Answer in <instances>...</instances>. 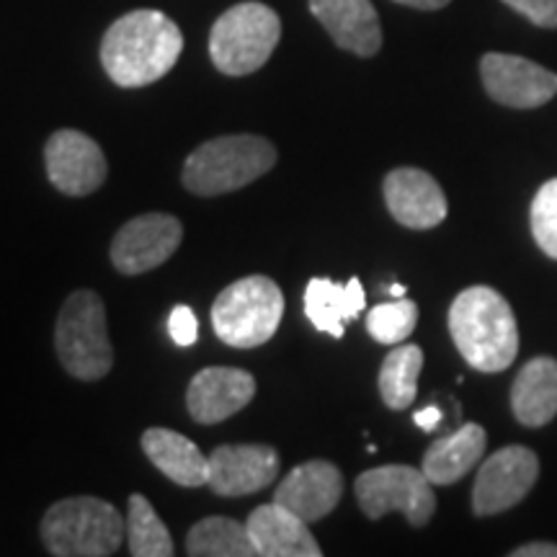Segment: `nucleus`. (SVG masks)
Segmentation results:
<instances>
[{
  "label": "nucleus",
  "mask_w": 557,
  "mask_h": 557,
  "mask_svg": "<svg viewBox=\"0 0 557 557\" xmlns=\"http://www.w3.org/2000/svg\"><path fill=\"white\" fill-rule=\"evenodd\" d=\"M513 11L542 29H557V0H504Z\"/></svg>",
  "instance_id": "nucleus-28"
},
{
  "label": "nucleus",
  "mask_w": 557,
  "mask_h": 557,
  "mask_svg": "<svg viewBox=\"0 0 557 557\" xmlns=\"http://www.w3.org/2000/svg\"><path fill=\"white\" fill-rule=\"evenodd\" d=\"M389 295H393V297H406V287H403V284H393V287H389Z\"/></svg>",
  "instance_id": "nucleus-33"
},
{
  "label": "nucleus",
  "mask_w": 557,
  "mask_h": 557,
  "mask_svg": "<svg viewBox=\"0 0 557 557\" xmlns=\"http://www.w3.org/2000/svg\"><path fill=\"white\" fill-rule=\"evenodd\" d=\"M395 3L410 5V9H418V11H438L444 9V5H449L451 0H395Z\"/></svg>",
  "instance_id": "nucleus-32"
},
{
  "label": "nucleus",
  "mask_w": 557,
  "mask_h": 557,
  "mask_svg": "<svg viewBox=\"0 0 557 557\" xmlns=\"http://www.w3.org/2000/svg\"><path fill=\"white\" fill-rule=\"evenodd\" d=\"M310 11L341 50L374 58L382 47V26L372 0H310Z\"/></svg>",
  "instance_id": "nucleus-17"
},
{
  "label": "nucleus",
  "mask_w": 557,
  "mask_h": 557,
  "mask_svg": "<svg viewBox=\"0 0 557 557\" xmlns=\"http://www.w3.org/2000/svg\"><path fill=\"white\" fill-rule=\"evenodd\" d=\"M169 333L178 346H191L199 336V323H197V315H194V310L186 308V305L173 308L169 318Z\"/></svg>",
  "instance_id": "nucleus-29"
},
{
  "label": "nucleus",
  "mask_w": 557,
  "mask_h": 557,
  "mask_svg": "<svg viewBox=\"0 0 557 557\" xmlns=\"http://www.w3.org/2000/svg\"><path fill=\"white\" fill-rule=\"evenodd\" d=\"M181 52L184 34L178 24L152 9L124 13L101 39V65L120 88H143L165 78Z\"/></svg>",
  "instance_id": "nucleus-1"
},
{
  "label": "nucleus",
  "mask_w": 557,
  "mask_h": 557,
  "mask_svg": "<svg viewBox=\"0 0 557 557\" xmlns=\"http://www.w3.org/2000/svg\"><path fill=\"white\" fill-rule=\"evenodd\" d=\"M359 508L369 519H382L389 511H400L410 527H426L436 513L434 483L423 470L410 465H385L361 472L354 483Z\"/></svg>",
  "instance_id": "nucleus-8"
},
{
  "label": "nucleus",
  "mask_w": 557,
  "mask_h": 557,
  "mask_svg": "<svg viewBox=\"0 0 557 557\" xmlns=\"http://www.w3.org/2000/svg\"><path fill=\"white\" fill-rule=\"evenodd\" d=\"M284 315V295L274 278L253 274L225 287L212 305V329L222 344L256 348L274 338Z\"/></svg>",
  "instance_id": "nucleus-6"
},
{
  "label": "nucleus",
  "mask_w": 557,
  "mask_h": 557,
  "mask_svg": "<svg viewBox=\"0 0 557 557\" xmlns=\"http://www.w3.org/2000/svg\"><path fill=\"white\" fill-rule=\"evenodd\" d=\"M184 240V225L165 212L132 218L111 240V263L124 276H139L163 267Z\"/></svg>",
  "instance_id": "nucleus-10"
},
{
  "label": "nucleus",
  "mask_w": 557,
  "mask_h": 557,
  "mask_svg": "<svg viewBox=\"0 0 557 557\" xmlns=\"http://www.w3.org/2000/svg\"><path fill=\"white\" fill-rule=\"evenodd\" d=\"M248 532L261 557H320L318 540L312 537L308 521L282 504H267L250 511Z\"/></svg>",
  "instance_id": "nucleus-18"
},
{
  "label": "nucleus",
  "mask_w": 557,
  "mask_h": 557,
  "mask_svg": "<svg viewBox=\"0 0 557 557\" xmlns=\"http://www.w3.org/2000/svg\"><path fill=\"white\" fill-rule=\"evenodd\" d=\"M487 434L480 423H462L455 434L438 438L423 455V475L434 485H451L462 480L485 455Z\"/></svg>",
  "instance_id": "nucleus-22"
},
{
  "label": "nucleus",
  "mask_w": 557,
  "mask_h": 557,
  "mask_svg": "<svg viewBox=\"0 0 557 557\" xmlns=\"http://www.w3.org/2000/svg\"><path fill=\"white\" fill-rule=\"evenodd\" d=\"M39 537L54 557H107L127 537V519L103 498H62L41 517Z\"/></svg>",
  "instance_id": "nucleus-3"
},
{
  "label": "nucleus",
  "mask_w": 557,
  "mask_h": 557,
  "mask_svg": "<svg viewBox=\"0 0 557 557\" xmlns=\"http://www.w3.org/2000/svg\"><path fill=\"white\" fill-rule=\"evenodd\" d=\"M537 478L540 459L532 449L511 444V447L493 451L478 470L475 487H472V511L475 517L508 511L527 498Z\"/></svg>",
  "instance_id": "nucleus-9"
},
{
  "label": "nucleus",
  "mask_w": 557,
  "mask_h": 557,
  "mask_svg": "<svg viewBox=\"0 0 557 557\" xmlns=\"http://www.w3.org/2000/svg\"><path fill=\"white\" fill-rule=\"evenodd\" d=\"M480 78L493 101L511 109L545 107L557 94V73L519 54L487 52L480 60Z\"/></svg>",
  "instance_id": "nucleus-12"
},
{
  "label": "nucleus",
  "mask_w": 557,
  "mask_h": 557,
  "mask_svg": "<svg viewBox=\"0 0 557 557\" xmlns=\"http://www.w3.org/2000/svg\"><path fill=\"white\" fill-rule=\"evenodd\" d=\"M511 408L521 426L542 429L557 416V361L537 357L521 367L511 387Z\"/></svg>",
  "instance_id": "nucleus-21"
},
{
  "label": "nucleus",
  "mask_w": 557,
  "mask_h": 557,
  "mask_svg": "<svg viewBox=\"0 0 557 557\" xmlns=\"http://www.w3.org/2000/svg\"><path fill=\"white\" fill-rule=\"evenodd\" d=\"M282 39V18L274 9L256 3H238L214 21L209 32V58L220 73L250 75L267 65Z\"/></svg>",
  "instance_id": "nucleus-7"
},
{
  "label": "nucleus",
  "mask_w": 557,
  "mask_h": 557,
  "mask_svg": "<svg viewBox=\"0 0 557 557\" xmlns=\"http://www.w3.org/2000/svg\"><path fill=\"white\" fill-rule=\"evenodd\" d=\"M278 468L282 459L269 444H222L209 455L207 487L222 498L250 496L274 483Z\"/></svg>",
  "instance_id": "nucleus-13"
},
{
  "label": "nucleus",
  "mask_w": 557,
  "mask_h": 557,
  "mask_svg": "<svg viewBox=\"0 0 557 557\" xmlns=\"http://www.w3.org/2000/svg\"><path fill=\"white\" fill-rule=\"evenodd\" d=\"M253 374L238 367H207L194 374L186 389V408L201 426L227 421L253 400Z\"/></svg>",
  "instance_id": "nucleus-14"
},
{
  "label": "nucleus",
  "mask_w": 557,
  "mask_h": 557,
  "mask_svg": "<svg viewBox=\"0 0 557 557\" xmlns=\"http://www.w3.org/2000/svg\"><path fill=\"white\" fill-rule=\"evenodd\" d=\"M143 451L165 478L181 487H201L209 478V457L191 438L171 429H148L143 434Z\"/></svg>",
  "instance_id": "nucleus-20"
},
{
  "label": "nucleus",
  "mask_w": 557,
  "mask_h": 557,
  "mask_svg": "<svg viewBox=\"0 0 557 557\" xmlns=\"http://www.w3.org/2000/svg\"><path fill=\"white\" fill-rule=\"evenodd\" d=\"M367 308L364 287L357 276L348 284H336L325 276H315L305 289V315L320 333L344 338L346 323L359 318Z\"/></svg>",
  "instance_id": "nucleus-19"
},
{
  "label": "nucleus",
  "mask_w": 557,
  "mask_h": 557,
  "mask_svg": "<svg viewBox=\"0 0 557 557\" xmlns=\"http://www.w3.org/2000/svg\"><path fill=\"white\" fill-rule=\"evenodd\" d=\"M385 205L403 227L431 230L447 220L449 205L438 181L421 169H395L382 184Z\"/></svg>",
  "instance_id": "nucleus-16"
},
{
  "label": "nucleus",
  "mask_w": 557,
  "mask_h": 557,
  "mask_svg": "<svg viewBox=\"0 0 557 557\" xmlns=\"http://www.w3.org/2000/svg\"><path fill=\"white\" fill-rule=\"evenodd\" d=\"M532 235L542 253L557 261V178L547 181L532 201Z\"/></svg>",
  "instance_id": "nucleus-27"
},
{
  "label": "nucleus",
  "mask_w": 557,
  "mask_h": 557,
  "mask_svg": "<svg viewBox=\"0 0 557 557\" xmlns=\"http://www.w3.org/2000/svg\"><path fill=\"white\" fill-rule=\"evenodd\" d=\"M344 496V475L329 459H310L297 465L276 485L274 500L308 524L325 519Z\"/></svg>",
  "instance_id": "nucleus-15"
},
{
  "label": "nucleus",
  "mask_w": 557,
  "mask_h": 557,
  "mask_svg": "<svg viewBox=\"0 0 557 557\" xmlns=\"http://www.w3.org/2000/svg\"><path fill=\"white\" fill-rule=\"evenodd\" d=\"M449 333L462 359L478 372H504L519 354L517 315L493 287L459 292L449 308Z\"/></svg>",
  "instance_id": "nucleus-2"
},
{
  "label": "nucleus",
  "mask_w": 557,
  "mask_h": 557,
  "mask_svg": "<svg viewBox=\"0 0 557 557\" xmlns=\"http://www.w3.org/2000/svg\"><path fill=\"white\" fill-rule=\"evenodd\" d=\"M416 426L423 429V431H434L438 423H442V410H438L436 406H429L423 410H418V413L413 416Z\"/></svg>",
  "instance_id": "nucleus-31"
},
{
  "label": "nucleus",
  "mask_w": 557,
  "mask_h": 557,
  "mask_svg": "<svg viewBox=\"0 0 557 557\" xmlns=\"http://www.w3.org/2000/svg\"><path fill=\"white\" fill-rule=\"evenodd\" d=\"M276 165V148L259 135H225L199 145L186 158L181 181L197 197L240 191Z\"/></svg>",
  "instance_id": "nucleus-4"
},
{
  "label": "nucleus",
  "mask_w": 557,
  "mask_h": 557,
  "mask_svg": "<svg viewBox=\"0 0 557 557\" xmlns=\"http://www.w3.org/2000/svg\"><path fill=\"white\" fill-rule=\"evenodd\" d=\"M54 351L65 372L81 382H96L111 372L114 346L109 341L107 308L96 292L78 289L65 299L54 325Z\"/></svg>",
  "instance_id": "nucleus-5"
},
{
  "label": "nucleus",
  "mask_w": 557,
  "mask_h": 557,
  "mask_svg": "<svg viewBox=\"0 0 557 557\" xmlns=\"http://www.w3.org/2000/svg\"><path fill=\"white\" fill-rule=\"evenodd\" d=\"M418 323V305L413 299L398 297L395 302H382L377 308L369 310L367 315V333L377 344L395 346L400 341L410 338Z\"/></svg>",
  "instance_id": "nucleus-26"
},
{
  "label": "nucleus",
  "mask_w": 557,
  "mask_h": 557,
  "mask_svg": "<svg viewBox=\"0 0 557 557\" xmlns=\"http://www.w3.org/2000/svg\"><path fill=\"white\" fill-rule=\"evenodd\" d=\"M127 542L132 557H171L173 540L156 508L143 493H132L127 511Z\"/></svg>",
  "instance_id": "nucleus-25"
},
{
  "label": "nucleus",
  "mask_w": 557,
  "mask_h": 557,
  "mask_svg": "<svg viewBox=\"0 0 557 557\" xmlns=\"http://www.w3.org/2000/svg\"><path fill=\"white\" fill-rule=\"evenodd\" d=\"M186 553L191 557H256L248 524L227 517H207L186 534Z\"/></svg>",
  "instance_id": "nucleus-23"
},
{
  "label": "nucleus",
  "mask_w": 557,
  "mask_h": 557,
  "mask_svg": "<svg viewBox=\"0 0 557 557\" xmlns=\"http://www.w3.org/2000/svg\"><path fill=\"white\" fill-rule=\"evenodd\" d=\"M511 557H557L555 542H529L511 553Z\"/></svg>",
  "instance_id": "nucleus-30"
},
{
  "label": "nucleus",
  "mask_w": 557,
  "mask_h": 557,
  "mask_svg": "<svg viewBox=\"0 0 557 557\" xmlns=\"http://www.w3.org/2000/svg\"><path fill=\"white\" fill-rule=\"evenodd\" d=\"M45 169L54 189L67 197H88L109 176L101 145L78 129L52 132L45 145Z\"/></svg>",
  "instance_id": "nucleus-11"
},
{
  "label": "nucleus",
  "mask_w": 557,
  "mask_h": 557,
  "mask_svg": "<svg viewBox=\"0 0 557 557\" xmlns=\"http://www.w3.org/2000/svg\"><path fill=\"white\" fill-rule=\"evenodd\" d=\"M423 369L421 346L406 344L393 348L380 367V395L387 408L406 410L416 400L418 374Z\"/></svg>",
  "instance_id": "nucleus-24"
}]
</instances>
